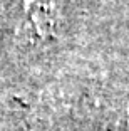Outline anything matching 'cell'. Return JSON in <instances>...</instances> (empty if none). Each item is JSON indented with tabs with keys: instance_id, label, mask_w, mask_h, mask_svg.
<instances>
[{
	"instance_id": "obj_1",
	"label": "cell",
	"mask_w": 129,
	"mask_h": 131,
	"mask_svg": "<svg viewBox=\"0 0 129 131\" xmlns=\"http://www.w3.org/2000/svg\"><path fill=\"white\" fill-rule=\"evenodd\" d=\"M101 118L111 121L114 126L124 128L129 131V103L116 104L114 108H107L106 111L101 114Z\"/></svg>"
}]
</instances>
